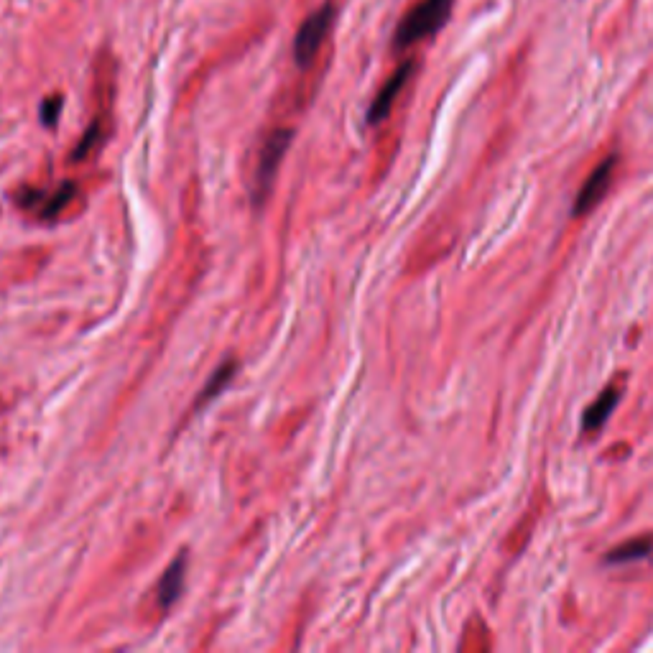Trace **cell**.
<instances>
[{
    "mask_svg": "<svg viewBox=\"0 0 653 653\" xmlns=\"http://www.w3.org/2000/svg\"><path fill=\"white\" fill-rule=\"evenodd\" d=\"M615 169H618V154L608 156V159H602L600 164H597V169L585 179L580 194H577V199H574V210H572L574 217L587 215V212H592L597 205H600L602 197H605V194L610 192V187H613Z\"/></svg>",
    "mask_w": 653,
    "mask_h": 653,
    "instance_id": "cell-4",
    "label": "cell"
},
{
    "mask_svg": "<svg viewBox=\"0 0 653 653\" xmlns=\"http://www.w3.org/2000/svg\"><path fill=\"white\" fill-rule=\"evenodd\" d=\"M184 572H187V554H179V557L169 564V569H166L164 577H161L159 587H156V592H159V605L164 610L177 602L179 592H182L184 587Z\"/></svg>",
    "mask_w": 653,
    "mask_h": 653,
    "instance_id": "cell-7",
    "label": "cell"
},
{
    "mask_svg": "<svg viewBox=\"0 0 653 653\" xmlns=\"http://www.w3.org/2000/svg\"><path fill=\"white\" fill-rule=\"evenodd\" d=\"M235 370H238V365H235L233 360H228V363H225V365H220V370H217V373L212 375L210 383H207L205 391H202V396H199L197 406H202V404H205V401H210L212 396H217V393H220L222 388L228 386V381H230V378H233Z\"/></svg>",
    "mask_w": 653,
    "mask_h": 653,
    "instance_id": "cell-10",
    "label": "cell"
},
{
    "mask_svg": "<svg viewBox=\"0 0 653 653\" xmlns=\"http://www.w3.org/2000/svg\"><path fill=\"white\" fill-rule=\"evenodd\" d=\"M620 396H623V388L615 386V383L605 386V391L587 406L585 416H582V429H585V432H600L602 424L610 419V414H613L615 406H618Z\"/></svg>",
    "mask_w": 653,
    "mask_h": 653,
    "instance_id": "cell-6",
    "label": "cell"
},
{
    "mask_svg": "<svg viewBox=\"0 0 653 653\" xmlns=\"http://www.w3.org/2000/svg\"><path fill=\"white\" fill-rule=\"evenodd\" d=\"M651 551H653V541L648 539V536H641V539H631V541H625V544H620V546H613V549L605 554V562H608V564H628V562H636V559L648 557Z\"/></svg>",
    "mask_w": 653,
    "mask_h": 653,
    "instance_id": "cell-8",
    "label": "cell"
},
{
    "mask_svg": "<svg viewBox=\"0 0 653 653\" xmlns=\"http://www.w3.org/2000/svg\"><path fill=\"white\" fill-rule=\"evenodd\" d=\"M108 133H110L108 120H105V118L92 120V125H90V128H87L85 136H82L80 146H77V151H74L72 159L74 161H82V159H85V156H90L92 151H97V148H100L105 141H108Z\"/></svg>",
    "mask_w": 653,
    "mask_h": 653,
    "instance_id": "cell-9",
    "label": "cell"
},
{
    "mask_svg": "<svg viewBox=\"0 0 653 653\" xmlns=\"http://www.w3.org/2000/svg\"><path fill=\"white\" fill-rule=\"evenodd\" d=\"M72 197H74V184H67V187L59 189V192L54 194V197L46 199L39 215L44 217V220H54V217H57L59 212H62L64 207L69 205V202H72Z\"/></svg>",
    "mask_w": 653,
    "mask_h": 653,
    "instance_id": "cell-11",
    "label": "cell"
},
{
    "mask_svg": "<svg viewBox=\"0 0 653 653\" xmlns=\"http://www.w3.org/2000/svg\"><path fill=\"white\" fill-rule=\"evenodd\" d=\"M335 3L327 0L324 6H319L312 16L304 18V23L299 26L294 36V62L299 67H309V64L317 59L319 49L324 46L327 36L332 31V23H335Z\"/></svg>",
    "mask_w": 653,
    "mask_h": 653,
    "instance_id": "cell-2",
    "label": "cell"
},
{
    "mask_svg": "<svg viewBox=\"0 0 653 653\" xmlns=\"http://www.w3.org/2000/svg\"><path fill=\"white\" fill-rule=\"evenodd\" d=\"M59 110H62V97L54 95L49 97V100H44V108H41V120H44V125L57 123Z\"/></svg>",
    "mask_w": 653,
    "mask_h": 653,
    "instance_id": "cell-12",
    "label": "cell"
},
{
    "mask_svg": "<svg viewBox=\"0 0 653 653\" xmlns=\"http://www.w3.org/2000/svg\"><path fill=\"white\" fill-rule=\"evenodd\" d=\"M294 138V131L284 128V131H273L271 136L266 138L261 148V156H258V166H256V179H253V202L261 205L263 199L268 197L273 187V179L279 174V166L284 154L289 151V143Z\"/></svg>",
    "mask_w": 653,
    "mask_h": 653,
    "instance_id": "cell-3",
    "label": "cell"
},
{
    "mask_svg": "<svg viewBox=\"0 0 653 653\" xmlns=\"http://www.w3.org/2000/svg\"><path fill=\"white\" fill-rule=\"evenodd\" d=\"M416 69V62L414 59H409V62H404L401 67L396 69V72L388 77L386 85L378 90V95H375L373 105H370L368 110V123H381L383 118H388V113L393 110V103L398 100V95H401V90L406 87V82L411 80V74H414Z\"/></svg>",
    "mask_w": 653,
    "mask_h": 653,
    "instance_id": "cell-5",
    "label": "cell"
},
{
    "mask_svg": "<svg viewBox=\"0 0 653 653\" xmlns=\"http://www.w3.org/2000/svg\"><path fill=\"white\" fill-rule=\"evenodd\" d=\"M452 6H455V0H416L396 26L393 46L396 49H409V46L437 34L447 23Z\"/></svg>",
    "mask_w": 653,
    "mask_h": 653,
    "instance_id": "cell-1",
    "label": "cell"
}]
</instances>
